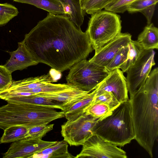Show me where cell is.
Wrapping results in <instances>:
<instances>
[{"label":"cell","mask_w":158,"mask_h":158,"mask_svg":"<svg viewBox=\"0 0 158 158\" xmlns=\"http://www.w3.org/2000/svg\"><path fill=\"white\" fill-rule=\"evenodd\" d=\"M95 93V89L80 100L63 111L66 119L67 120H72L85 113L92 103Z\"/></svg>","instance_id":"cell-20"},{"label":"cell","mask_w":158,"mask_h":158,"mask_svg":"<svg viewBox=\"0 0 158 158\" xmlns=\"http://www.w3.org/2000/svg\"><path fill=\"white\" fill-rule=\"evenodd\" d=\"M28 128L21 126H13L4 130L0 144L13 142L25 139Z\"/></svg>","instance_id":"cell-23"},{"label":"cell","mask_w":158,"mask_h":158,"mask_svg":"<svg viewBox=\"0 0 158 158\" xmlns=\"http://www.w3.org/2000/svg\"><path fill=\"white\" fill-rule=\"evenodd\" d=\"M68 143L65 140L57 142L34 154L31 158H75L68 150Z\"/></svg>","instance_id":"cell-17"},{"label":"cell","mask_w":158,"mask_h":158,"mask_svg":"<svg viewBox=\"0 0 158 158\" xmlns=\"http://www.w3.org/2000/svg\"><path fill=\"white\" fill-rule=\"evenodd\" d=\"M135 139L153 156L158 135V68L151 71L143 86L130 97Z\"/></svg>","instance_id":"cell-2"},{"label":"cell","mask_w":158,"mask_h":158,"mask_svg":"<svg viewBox=\"0 0 158 158\" xmlns=\"http://www.w3.org/2000/svg\"><path fill=\"white\" fill-rule=\"evenodd\" d=\"M7 102L42 105L63 110L61 103L38 94L13 97L6 99Z\"/></svg>","instance_id":"cell-16"},{"label":"cell","mask_w":158,"mask_h":158,"mask_svg":"<svg viewBox=\"0 0 158 158\" xmlns=\"http://www.w3.org/2000/svg\"><path fill=\"white\" fill-rule=\"evenodd\" d=\"M96 102L106 104L114 109L120 103L112 93L107 91H104L97 95H95L91 104Z\"/></svg>","instance_id":"cell-30"},{"label":"cell","mask_w":158,"mask_h":158,"mask_svg":"<svg viewBox=\"0 0 158 158\" xmlns=\"http://www.w3.org/2000/svg\"><path fill=\"white\" fill-rule=\"evenodd\" d=\"M23 41L39 63L59 72L86 59L94 50L86 32L69 17L49 13Z\"/></svg>","instance_id":"cell-1"},{"label":"cell","mask_w":158,"mask_h":158,"mask_svg":"<svg viewBox=\"0 0 158 158\" xmlns=\"http://www.w3.org/2000/svg\"><path fill=\"white\" fill-rule=\"evenodd\" d=\"M131 38V35L129 33H121L95 52L93 57L89 60L105 67L122 48L128 45Z\"/></svg>","instance_id":"cell-12"},{"label":"cell","mask_w":158,"mask_h":158,"mask_svg":"<svg viewBox=\"0 0 158 158\" xmlns=\"http://www.w3.org/2000/svg\"><path fill=\"white\" fill-rule=\"evenodd\" d=\"M54 125L53 124H48L28 128L25 139L37 138L42 139L47 133L53 129Z\"/></svg>","instance_id":"cell-29"},{"label":"cell","mask_w":158,"mask_h":158,"mask_svg":"<svg viewBox=\"0 0 158 158\" xmlns=\"http://www.w3.org/2000/svg\"><path fill=\"white\" fill-rule=\"evenodd\" d=\"M93 132L106 141L120 147L135 139L130 99L121 103L111 114L98 121Z\"/></svg>","instance_id":"cell-4"},{"label":"cell","mask_w":158,"mask_h":158,"mask_svg":"<svg viewBox=\"0 0 158 158\" xmlns=\"http://www.w3.org/2000/svg\"><path fill=\"white\" fill-rule=\"evenodd\" d=\"M155 54L153 49L144 50L134 64L126 71V78L130 97L144 85L152 67L156 64Z\"/></svg>","instance_id":"cell-8"},{"label":"cell","mask_w":158,"mask_h":158,"mask_svg":"<svg viewBox=\"0 0 158 158\" xmlns=\"http://www.w3.org/2000/svg\"><path fill=\"white\" fill-rule=\"evenodd\" d=\"M158 0H136L128 6L127 11L130 13L140 12L146 17L148 24L151 23Z\"/></svg>","instance_id":"cell-22"},{"label":"cell","mask_w":158,"mask_h":158,"mask_svg":"<svg viewBox=\"0 0 158 158\" xmlns=\"http://www.w3.org/2000/svg\"><path fill=\"white\" fill-rule=\"evenodd\" d=\"M0 107V129L13 126L28 128L48 124L62 118L63 112L42 105L7 102Z\"/></svg>","instance_id":"cell-3"},{"label":"cell","mask_w":158,"mask_h":158,"mask_svg":"<svg viewBox=\"0 0 158 158\" xmlns=\"http://www.w3.org/2000/svg\"><path fill=\"white\" fill-rule=\"evenodd\" d=\"M19 12L17 8L11 4L0 3V26L6 25L17 16Z\"/></svg>","instance_id":"cell-27"},{"label":"cell","mask_w":158,"mask_h":158,"mask_svg":"<svg viewBox=\"0 0 158 158\" xmlns=\"http://www.w3.org/2000/svg\"><path fill=\"white\" fill-rule=\"evenodd\" d=\"M14 1L26 3L46 10L49 13L66 16L62 4L58 0H13Z\"/></svg>","instance_id":"cell-21"},{"label":"cell","mask_w":158,"mask_h":158,"mask_svg":"<svg viewBox=\"0 0 158 158\" xmlns=\"http://www.w3.org/2000/svg\"><path fill=\"white\" fill-rule=\"evenodd\" d=\"M117 0H82V8L85 13L91 15L102 10L110 3Z\"/></svg>","instance_id":"cell-26"},{"label":"cell","mask_w":158,"mask_h":158,"mask_svg":"<svg viewBox=\"0 0 158 158\" xmlns=\"http://www.w3.org/2000/svg\"><path fill=\"white\" fill-rule=\"evenodd\" d=\"M110 73L105 67L83 59L69 68L66 80L69 85L90 92L97 87Z\"/></svg>","instance_id":"cell-6"},{"label":"cell","mask_w":158,"mask_h":158,"mask_svg":"<svg viewBox=\"0 0 158 158\" xmlns=\"http://www.w3.org/2000/svg\"><path fill=\"white\" fill-rule=\"evenodd\" d=\"M128 46L129 50L126 59L119 67L123 73L126 72L134 64L144 50L137 40H131Z\"/></svg>","instance_id":"cell-24"},{"label":"cell","mask_w":158,"mask_h":158,"mask_svg":"<svg viewBox=\"0 0 158 158\" xmlns=\"http://www.w3.org/2000/svg\"><path fill=\"white\" fill-rule=\"evenodd\" d=\"M114 110L106 104L96 102L91 104L85 113L100 120L111 114Z\"/></svg>","instance_id":"cell-25"},{"label":"cell","mask_w":158,"mask_h":158,"mask_svg":"<svg viewBox=\"0 0 158 158\" xmlns=\"http://www.w3.org/2000/svg\"><path fill=\"white\" fill-rule=\"evenodd\" d=\"M50 73L34 77H30L22 80H12L10 87L2 91L7 92H24L27 93L33 89L56 81Z\"/></svg>","instance_id":"cell-14"},{"label":"cell","mask_w":158,"mask_h":158,"mask_svg":"<svg viewBox=\"0 0 158 158\" xmlns=\"http://www.w3.org/2000/svg\"><path fill=\"white\" fill-rule=\"evenodd\" d=\"M99 120L85 113L75 119L67 120L61 126L64 140L70 146L82 145L94 134V127Z\"/></svg>","instance_id":"cell-7"},{"label":"cell","mask_w":158,"mask_h":158,"mask_svg":"<svg viewBox=\"0 0 158 158\" xmlns=\"http://www.w3.org/2000/svg\"><path fill=\"white\" fill-rule=\"evenodd\" d=\"M129 50L128 45L122 48L105 67L109 72L119 69L126 59Z\"/></svg>","instance_id":"cell-28"},{"label":"cell","mask_w":158,"mask_h":158,"mask_svg":"<svg viewBox=\"0 0 158 158\" xmlns=\"http://www.w3.org/2000/svg\"><path fill=\"white\" fill-rule=\"evenodd\" d=\"M12 80L10 72L3 65H0V92L8 89Z\"/></svg>","instance_id":"cell-32"},{"label":"cell","mask_w":158,"mask_h":158,"mask_svg":"<svg viewBox=\"0 0 158 158\" xmlns=\"http://www.w3.org/2000/svg\"><path fill=\"white\" fill-rule=\"evenodd\" d=\"M90 92L73 86L59 92L37 94L61 103L64 111Z\"/></svg>","instance_id":"cell-15"},{"label":"cell","mask_w":158,"mask_h":158,"mask_svg":"<svg viewBox=\"0 0 158 158\" xmlns=\"http://www.w3.org/2000/svg\"><path fill=\"white\" fill-rule=\"evenodd\" d=\"M63 6L66 16L79 29L82 25L85 13L82 9V0H58Z\"/></svg>","instance_id":"cell-18"},{"label":"cell","mask_w":158,"mask_h":158,"mask_svg":"<svg viewBox=\"0 0 158 158\" xmlns=\"http://www.w3.org/2000/svg\"><path fill=\"white\" fill-rule=\"evenodd\" d=\"M81 151L75 158H126V152L118 146L94 134L82 145Z\"/></svg>","instance_id":"cell-9"},{"label":"cell","mask_w":158,"mask_h":158,"mask_svg":"<svg viewBox=\"0 0 158 158\" xmlns=\"http://www.w3.org/2000/svg\"><path fill=\"white\" fill-rule=\"evenodd\" d=\"M10 59L3 65L12 73L15 71L22 70L39 63L23 41L18 43L17 49L9 52Z\"/></svg>","instance_id":"cell-13"},{"label":"cell","mask_w":158,"mask_h":158,"mask_svg":"<svg viewBox=\"0 0 158 158\" xmlns=\"http://www.w3.org/2000/svg\"><path fill=\"white\" fill-rule=\"evenodd\" d=\"M144 50L158 49V29L151 23L139 35L137 40Z\"/></svg>","instance_id":"cell-19"},{"label":"cell","mask_w":158,"mask_h":158,"mask_svg":"<svg viewBox=\"0 0 158 158\" xmlns=\"http://www.w3.org/2000/svg\"><path fill=\"white\" fill-rule=\"evenodd\" d=\"M121 22L120 15L105 10L91 15L86 32L95 52L121 33Z\"/></svg>","instance_id":"cell-5"},{"label":"cell","mask_w":158,"mask_h":158,"mask_svg":"<svg viewBox=\"0 0 158 158\" xmlns=\"http://www.w3.org/2000/svg\"><path fill=\"white\" fill-rule=\"evenodd\" d=\"M95 90V96L105 91L112 93L120 103L129 99L126 78L119 69L110 72Z\"/></svg>","instance_id":"cell-11"},{"label":"cell","mask_w":158,"mask_h":158,"mask_svg":"<svg viewBox=\"0 0 158 158\" xmlns=\"http://www.w3.org/2000/svg\"><path fill=\"white\" fill-rule=\"evenodd\" d=\"M57 141H48L37 138H27L12 142L3 158H31L35 154L56 143Z\"/></svg>","instance_id":"cell-10"},{"label":"cell","mask_w":158,"mask_h":158,"mask_svg":"<svg viewBox=\"0 0 158 158\" xmlns=\"http://www.w3.org/2000/svg\"><path fill=\"white\" fill-rule=\"evenodd\" d=\"M136 0H117L106 6L105 10L114 13H124L127 11L128 6Z\"/></svg>","instance_id":"cell-31"}]
</instances>
